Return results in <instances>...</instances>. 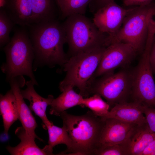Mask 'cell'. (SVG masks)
Masks as SVG:
<instances>
[{"mask_svg":"<svg viewBox=\"0 0 155 155\" xmlns=\"http://www.w3.org/2000/svg\"><path fill=\"white\" fill-rule=\"evenodd\" d=\"M28 27L35 63L51 67L56 65L63 66L68 58L63 49L66 41L62 23L56 20Z\"/></svg>","mask_w":155,"mask_h":155,"instance_id":"1","label":"cell"},{"mask_svg":"<svg viewBox=\"0 0 155 155\" xmlns=\"http://www.w3.org/2000/svg\"><path fill=\"white\" fill-rule=\"evenodd\" d=\"M60 116L72 142L71 148L64 155L68 153L67 154L96 155L104 120L90 111L80 116L70 114L65 111Z\"/></svg>","mask_w":155,"mask_h":155,"instance_id":"2","label":"cell"},{"mask_svg":"<svg viewBox=\"0 0 155 155\" xmlns=\"http://www.w3.org/2000/svg\"><path fill=\"white\" fill-rule=\"evenodd\" d=\"M24 27L15 29L10 41L2 48L6 61L1 69L8 81L25 75L30 78L34 85H38L33 70L34 50L29 32Z\"/></svg>","mask_w":155,"mask_h":155,"instance_id":"3","label":"cell"},{"mask_svg":"<svg viewBox=\"0 0 155 155\" xmlns=\"http://www.w3.org/2000/svg\"><path fill=\"white\" fill-rule=\"evenodd\" d=\"M62 24L70 57L107 46L108 35L100 32L93 21L84 15L69 16Z\"/></svg>","mask_w":155,"mask_h":155,"instance_id":"4","label":"cell"},{"mask_svg":"<svg viewBox=\"0 0 155 155\" xmlns=\"http://www.w3.org/2000/svg\"><path fill=\"white\" fill-rule=\"evenodd\" d=\"M106 47L72 56L62 66L66 72L65 77L59 84L61 92L68 87H77L83 97H87L88 90L92 77L100 61Z\"/></svg>","mask_w":155,"mask_h":155,"instance_id":"5","label":"cell"},{"mask_svg":"<svg viewBox=\"0 0 155 155\" xmlns=\"http://www.w3.org/2000/svg\"><path fill=\"white\" fill-rule=\"evenodd\" d=\"M155 15V2L131 8L116 34L108 36L109 45L116 42L129 44L138 53L142 52L147 40L150 23Z\"/></svg>","mask_w":155,"mask_h":155,"instance_id":"6","label":"cell"},{"mask_svg":"<svg viewBox=\"0 0 155 155\" xmlns=\"http://www.w3.org/2000/svg\"><path fill=\"white\" fill-rule=\"evenodd\" d=\"M155 29L150 28L139 62L133 69L131 99L143 106L155 108V84L150 60Z\"/></svg>","mask_w":155,"mask_h":155,"instance_id":"7","label":"cell"},{"mask_svg":"<svg viewBox=\"0 0 155 155\" xmlns=\"http://www.w3.org/2000/svg\"><path fill=\"white\" fill-rule=\"evenodd\" d=\"M91 84L88 96L98 94L104 98L110 109L116 104L129 102L131 99L133 70L125 69L104 75Z\"/></svg>","mask_w":155,"mask_h":155,"instance_id":"8","label":"cell"},{"mask_svg":"<svg viewBox=\"0 0 155 155\" xmlns=\"http://www.w3.org/2000/svg\"><path fill=\"white\" fill-rule=\"evenodd\" d=\"M138 52L131 44L121 42L111 43L107 46L92 79L112 73L116 68L129 64Z\"/></svg>","mask_w":155,"mask_h":155,"instance_id":"9","label":"cell"},{"mask_svg":"<svg viewBox=\"0 0 155 155\" xmlns=\"http://www.w3.org/2000/svg\"><path fill=\"white\" fill-rule=\"evenodd\" d=\"M130 9L123 8L113 1L94 13L93 21L100 32L113 36L121 28Z\"/></svg>","mask_w":155,"mask_h":155,"instance_id":"10","label":"cell"},{"mask_svg":"<svg viewBox=\"0 0 155 155\" xmlns=\"http://www.w3.org/2000/svg\"><path fill=\"white\" fill-rule=\"evenodd\" d=\"M104 121L97 152L106 146L123 142L137 125L114 118H107Z\"/></svg>","mask_w":155,"mask_h":155,"instance_id":"11","label":"cell"},{"mask_svg":"<svg viewBox=\"0 0 155 155\" xmlns=\"http://www.w3.org/2000/svg\"><path fill=\"white\" fill-rule=\"evenodd\" d=\"M155 140V133L150 129L147 123L136 125L126 139L120 144L125 155H140Z\"/></svg>","mask_w":155,"mask_h":155,"instance_id":"12","label":"cell"},{"mask_svg":"<svg viewBox=\"0 0 155 155\" xmlns=\"http://www.w3.org/2000/svg\"><path fill=\"white\" fill-rule=\"evenodd\" d=\"M21 78H13L9 81L11 89L14 94L17 100L19 113V119L22 127L28 135L40 141L42 140L36 134L35 130L37 127V123L31 110L26 104L21 93L20 88L24 86V83L21 82Z\"/></svg>","mask_w":155,"mask_h":155,"instance_id":"13","label":"cell"},{"mask_svg":"<svg viewBox=\"0 0 155 155\" xmlns=\"http://www.w3.org/2000/svg\"><path fill=\"white\" fill-rule=\"evenodd\" d=\"M143 106L134 101L118 104L111 109L105 116L100 117L103 120L114 118L138 125L146 123L143 112Z\"/></svg>","mask_w":155,"mask_h":155,"instance_id":"14","label":"cell"},{"mask_svg":"<svg viewBox=\"0 0 155 155\" xmlns=\"http://www.w3.org/2000/svg\"><path fill=\"white\" fill-rule=\"evenodd\" d=\"M26 84V88L21 90V94L24 99L29 101L30 108L42 120L43 127L44 128L46 124L49 121L46 114V109L47 106L51 105L54 99V96L49 95L45 98L39 95L35 90L34 85L31 80L27 81Z\"/></svg>","mask_w":155,"mask_h":155,"instance_id":"15","label":"cell"},{"mask_svg":"<svg viewBox=\"0 0 155 155\" xmlns=\"http://www.w3.org/2000/svg\"><path fill=\"white\" fill-rule=\"evenodd\" d=\"M4 9L15 24L20 26L31 25L32 0H7Z\"/></svg>","mask_w":155,"mask_h":155,"instance_id":"16","label":"cell"},{"mask_svg":"<svg viewBox=\"0 0 155 155\" xmlns=\"http://www.w3.org/2000/svg\"><path fill=\"white\" fill-rule=\"evenodd\" d=\"M32 7L31 25L57 20L59 11L55 0H32Z\"/></svg>","mask_w":155,"mask_h":155,"instance_id":"17","label":"cell"},{"mask_svg":"<svg viewBox=\"0 0 155 155\" xmlns=\"http://www.w3.org/2000/svg\"><path fill=\"white\" fill-rule=\"evenodd\" d=\"M44 129L48 130L49 138L48 145H46L42 149L48 155H54L53 148L58 144H64L66 145L67 148L57 155H64L71 148V140L65 124H63L62 127H59L54 125L52 121L49 120L46 124Z\"/></svg>","mask_w":155,"mask_h":155,"instance_id":"18","label":"cell"},{"mask_svg":"<svg viewBox=\"0 0 155 155\" xmlns=\"http://www.w3.org/2000/svg\"><path fill=\"white\" fill-rule=\"evenodd\" d=\"M0 111L3 120L4 132L7 136L10 127L19 119L17 100L11 89L4 95L0 94Z\"/></svg>","mask_w":155,"mask_h":155,"instance_id":"19","label":"cell"},{"mask_svg":"<svg viewBox=\"0 0 155 155\" xmlns=\"http://www.w3.org/2000/svg\"><path fill=\"white\" fill-rule=\"evenodd\" d=\"M61 92L57 98L53 99L50 105V115L60 116L61 113L69 108L77 105L82 106L83 97L76 93L73 87H67Z\"/></svg>","mask_w":155,"mask_h":155,"instance_id":"20","label":"cell"},{"mask_svg":"<svg viewBox=\"0 0 155 155\" xmlns=\"http://www.w3.org/2000/svg\"><path fill=\"white\" fill-rule=\"evenodd\" d=\"M15 133L21 141L15 147H6L7 150L11 155H48L37 145L35 142L36 138L28 134L22 126L18 127Z\"/></svg>","mask_w":155,"mask_h":155,"instance_id":"21","label":"cell"},{"mask_svg":"<svg viewBox=\"0 0 155 155\" xmlns=\"http://www.w3.org/2000/svg\"><path fill=\"white\" fill-rule=\"evenodd\" d=\"M61 20L71 15H84L91 0H55Z\"/></svg>","mask_w":155,"mask_h":155,"instance_id":"22","label":"cell"},{"mask_svg":"<svg viewBox=\"0 0 155 155\" xmlns=\"http://www.w3.org/2000/svg\"><path fill=\"white\" fill-rule=\"evenodd\" d=\"M101 97L99 94H94L90 97L84 98L82 107L88 108L97 116H105L109 111L110 107L109 104L104 101Z\"/></svg>","mask_w":155,"mask_h":155,"instance_id":"23","label":"cell"},{"mask_svg":"<svg viewBox=\"0 0 155 155\" xmlns=\"http://www.w3.org/2000/svg\"><path fill=\"white\" fill-rule=\"evenodd\" d=\"M15 24L4 9H0V47L2 48L10 40L9 34Z\"/></svg>","mask_w":155,"mask_h":155,"instance_id":"24","label":"cell"},{"mask_svg":"<svg viewBox=\"0 0 155 155\" xmlns=\"http://www.w3.org/2000/svg\"><path fill=\"white\" fill-rule=\"evenodd\" d=\"M96 155H125L121 144L110 145L99 149Z\"/></svg>","mask_w":155,"mask_h":155,"instance_id":"25","label":"cell"},{"mask_svg":"<svg viewBox=\"0 0 155 155\" xmlns=\"http://www.w3.org/2000/svg\"><path fill=\"white\" fill-rule=\"evenodd\" d=\"M143 112L150 129L155 133V108L144 106Z\"/></svg>","mask_w":155,"mask_h":155,"instance_id":"26","label":"cell"},{"mask_svg":"<svg viewBox=\"0 0 155 155\" xmlns=\"http://www.w3.org/2000/svg\"><path fill=\"white\" fill-rule=\"evenodd\" d=\"M114 0H91L89 4L90 11L94 13L100 9Z\"/></svg>","mask_w":155,"mask_h":155,"instance_id":"27","label":"cell"},{"mask_svg":"<svg viewBox=\"0 0 155 155\" xmlns=\"http://www.w3.org/2000/svg\"><path fill=\"white\" fill-rule=\"evenodd\" d=\"M153 1V0H123V4L125 6L145 5L151 3Z\"/></svg>","mask_w":155,"mask_h":155,"instance_id":"28","label":"cell"},{"mask_svg":"<svg viewBox=\"0 0 155 155\" xmlns=\"http://www.w3.org/2000/svg\"><path fill=\"white\" fill-rule=\"evenodd\" d=\"M150 60L153 73H155V34L150 53Z\"/></svg>","mask_w":155,"mask_h":155,"instance_id":"29","label":"cell"},{"mask_svg":"<svg viewBox=\"0 0 155 155\" xmlns=\"http://www.w3.org/2000/svg\"><path fill=\"white\" fill-rule=\"evenodd\" d=\"M140 155H155V140L150 144Z\"/></svg>","mask_w":155,"mask_h":155,"instance_id":"30","label":"cell"},{"mask_svg":"<svg viewBox=\"0 0 155 155\" xmlns=\"http://www.w3.org/2000/svg\"><path fill=\"white\" fill-rule=\"evenodd\" d=\"M7 5V0H0V9H5Z\"/></svg>","mask_w":155,"mask_h":155,"instance_id":"31","label":"cell"}]
</instances>
